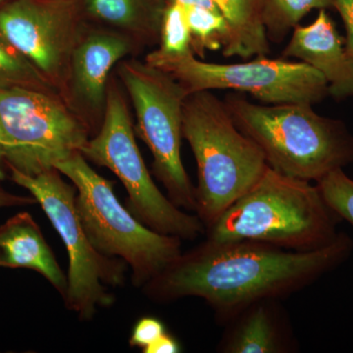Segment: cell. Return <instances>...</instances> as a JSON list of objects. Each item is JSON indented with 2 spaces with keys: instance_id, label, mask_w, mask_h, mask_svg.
Here are the masks:
<instances>
[{
  "instance_id": "6da1fadb",
  "label": "cell",
  "mask_w": 353,
  "mask_h": 353,
  "mask_svg": "<svg viewBox=\"0 0 353 353\" xmlns=\"http://www.w3.org/2000/svg\"><path fill=\"white\" fill-rule=\"evenodd\" d=\"M352 250V239L343 233L312 250L206 238L141 289L155 303L199 297L214 310L220 323H227L252 303L279 301L313 284L343 263Z\"/></svg>"
},
{
  "instance_id": "7a4b0ae2",
  "label": "cell",
  "mask_w": 353,
  "mask_h": 353,
  "mask_svg": "<svg viewBox=\"0 0 353 353\" xmlns=\"http://www.w3.org/2000/svg\"><path fill=\"white\" fill-rule=\"evenodd\" d=\"M341 221L316 183L284 175L268 165L259 180L205 234L213 241H253L312 250L336 240Z\"/></svg>"
},
{
  "instance_id": "3957f363",
  "label": "cell",
  "mask_w": 353,
  "mask_h": 353,
  "mask_svg": "<svg viewBox=\"0 0 353 353\" xmlns=\"http://www.w3.org/2000/svg\"><path fill=\"white\" fill-rule=\"evenodd\" d=\"M225 104L267 164L284 175L317 183L353 161V137L347 128L316 113L312 104L259 105L240 97H227Z\"/></svg>"
},
{
  "instance_id": "277c9868",
  "label": "cell",
  "mask_w": 353,
  "mask_h": 353,
  "mask_svg": "<svg viewBox=\"0 0 353 353\" xmlns=\"http://www.w3.org/2000/svg\"><path fill=\"white\" fill-rule=\"evenodd\" d=\"M183 137L196 158V214L205 229L259 180L263 152L236 127L225 102L210 90L189 94L183 103Z\"/></svg>"
},
{
  "instance_id": "5b68a950",
  "label": "cell",
  "mask_w": 353,
  "mask_h": 353,
  "mask_svg": "<svg viewBox=\"0 0 353 353\" xmlns=\"http://www.w3.org/2000/svg\"><path fill=\"white\" fill-rule=\"evenodd\" d=\"M75 185L76 206L83 230L95 250L123 260L132 282L143 288L182 254V239L153 231L121 204L114 183L90 167L78 152L55 165Z\"/></svg>"
},
{
  "instance_id": "8992f818",
  "label": "cell",
  "mask_w": 353,
  "mask_h": 353,
  "mask_svg": "<svg viewBox=\"0 0 353 353\" xmlns=\"http://www.w3.org/2000/svg\"><path fill=\"white\" fill-rule=\"evenodd\" d=\"M14 183L31 192L63 241L68 252V285L64 303L83 321L94 319L97 309L114 303L108 287L124 284L127 264L104 256L85 234L76 206L77 190L57 168L29 176L9 169Z\"/></svg>"
},
{
  "instance_id": "52a82bcc",
  "label": "cell",
  "mask_w": 353,
  "mask_h": 353,
  "mask_svg": "<svg viewBox=\"0 0 353 353\" xmlns=\"http://www.w3.org/2000/svg\"><path fill=\"white\" fill-rule=\"evenodd\" d=\"M82 154L118 176L128 192V209L150 229L183 241H194L205 234L199 216L178 208L153 182L139 152L126 102L116 88L108 90L101 130L88 139Z\"/></svg>"
},
{
  "instance_id": "ba28073f",
  "label": "cell",
  "mask_w": 353,
  "mask_h": 353,
  "mask_svg": "<svg viewBox=\"0 0 353 353\" xmlns=\"http://www.w3.org/2000/svg\"><path fill=\"white\" fill-rule=\"evenodd\" d=\"M0 130L9 169L34 176L82 153L88 132L57 92L0 90Z\"/></svg>"
},
{
  "instance_id": "9c48e42d",
  "label": "cell",
  "mask_w": 353,
  "mask_h": 353,
  "mask_svg": "<svg viewBox=\"0 0 353 353\" xmlns=\"http://www.w3.org/2000/svg\"><path fill=\"white\" fill-rule=\"evenodd\" d=\"M119 76L136 111L137 132L152 153L153 172L175 205L194 212V187L181 155L187 92L170 74L138 60L123 62Z\"/></svg>"
},
{
  "instance_id": "30bf717a",
  "label": "cell",
  "mask_w": 353,
  "mask_h": 353,
  "mask_svg": "<svg viewBox=\"0 0 353 353\" xmlns=\"http://www.w3.org/2000/svg\"><path fill=\"white\" fill-rule=\"evenodd\" d=\"M145 62L170 74L188 95L204 90H234L268 104H314L329 94L324 77L301 61L259 57L243 63L216 64L197 59L194 52L169 57L154 50Z\"/></svg>"
},
{
  "instance_id": "8fae6325",
  "label": "cell",
  "mask_w": 353,
  "mask_h": 353,
  "mask_svg": "<svg viewBox=\"0 0 353 353\" xmlns=\"http://www.w3.org/2000/svg\"><path fill=\"white\" fill-rule=\"evenodd\" d=\"M81 8L80 0H9L0 7V31L59 88L83 32Z\"/></svg>"
},
{
  "instance_id": "7c38bea8",
  "label": "cell",
  "mask_w": 353,
  "mask_h": 353,
  "mask_svg": "<svg viewBox=\"0 0 353 353\" xmlns=\"http://www.w3.org/2000/svg\"><path fill=\"white\" fill-rule=\"evenodd\" d=\"M131 51V39L120 32H82L72 52L66 79L74 99L82 108L90 111L105 108L111 71Z\"/></svg>"
},
{
  "instance_id": "4fadbf2b",
  "label": "cell",
  "mask_w": 353,
  "mask_h": 353,
  "mask_svg": "<svg viewBox=\"0 0 353 353\" xmlns=\"http://www.w3.org/2000/svg\"><path fill=\"white\" fill-rule=\"evenodd\" d=\"M283 55L297 58L319 72L334 99L353 97V58L326 9H320L310 25L294 28Z\"/></svg>"
},
{
  "instance_id": "5bb4252c",
  "label": "cell",
  "mask_w": 353,
  "mask_h": 353,
  "mask_svg": "<svg viewBox=\"0 0 353 353\" xmlns=\"http://www.w3.org/2000/svg\"><path fill=\"white\" fill-rule=\"evenodd\" d=\"M217 350L223 353H287L296 348L289 319L278 299L241 309L226 323Z\"/></svg>"
},
{
  "instance_id": "9a60e30c",
  "label": "cell",
  "mask_w": 353,
  "mask_h": 353,
  "mask_svg": "<svg viewBox=\"0 0 353 353\" xmlns=\"http://www.w3.org/2000/svg\"><path fill=\"white\" fill-rule=\"evenodd\" d=\"M0 266L38 272L63 299L66 294L68 280L28 212L17 213L0 227Z\"/></svg>"
},
{
  "instance_id": "2e32d148",
  "label": "cell",
  "mask_w": 353,
  "mask_h": 353,
  "mask_svg": "<svg viewBox=\"0 0 353 353\" xmlns=\"http://www.w3.org/2000/svg\"><path fill=\"white\" fill-rule=\"evenodd\" d=\"M226 20L229 34L223 54L226 57H266L270 52L264 25L267 0H213Z\"/></svg>"
},
{
  "instance_id": "e0dca14e",
  "label": "cell",
  "mask_w": 353,
  "mask_h": 353,
  "mask_svg": "<svg viewBox=\"0 0 353 353\" xmlns=\"http://www.w3.org/2000/svg\"><path fill=\"white\" fill-rule=\"evenodd\" d=\"M92 19L139 38L150 39L160 34L165 7L155 0H80Z\"/></svg>"
},
{
  "instance_id": "ac0fdd59",
  "label": "cell",
  "mask_w": 353,
  "mask_h": 353,
  "mask_svg": "<svg viewBox=\"0 0 353 353\" xmlns=\"http://www.w3.org/2000/svg\"><path fill=\"white\" fill-rule=\"evenodd\" d=\"M28 88L57 92L54 87L0 31V90Z\"/></svg>"
},
{
  "instance_id": "d6986e66",
  "label": "cell",
  "mask_w": 353,
  "mask_h": 353,
  "mask_svg": "<svg viewBox=\"0 0 353 353\" xmlns=\"http://www.w3.org/2000/svg\"><path fill=\"white\" fill-rule=\"evenodd\" d=\"M185 10L194 53L203 58L208 50H223L229 29L220 11L199 6L185 7Z\"/></svg>"
},
{
  "instance_id": "ffe728a7",
  "label": "cell",
  "mask_w": 353,
  "mask_h": 353,
  "mask_svg": "<svg viewBox=\"0 0 353 353\" xmlns=\"http://www.w3.org/2000/svg\"><path fill=\"white\" fill-rule=\"evenodd\" d=\"M329 7L331 0H267L264 11L267 36L279 43L311 10Z\"/></svg>"
},
{
  "instance_id": "44dd1931",
  "label": "cell",
  "mask_w": 353,
  "mask_h": 353,
  "mask_svg": "<svg viewBox=\"0 0 353 353\" xmlns=\"http://www.w3.org/2000/svg\"><path fill=\"white\" fill-rule=\"evenodd\" d=\"M159 37L160 48L157 50L159 54L178 57L194 52L185 6L172 1L165 7Z\"/></svg>"
},
{
  "instance_id": "7402d4cb",
  "label": "cell",
  "mask_w": 353,
  "mask_h": 353,
  "mask_svg": "<svg viewBox=\"0 0 353 353\" xmlns=\"http://www.w3.org/2000/svg\"><path fill=\"white\" fill-rule=\"evenodd\" d=\"M325 201L341 220L353 227V180L343 168L336 169L316 183Z\"/></svg>"
},
{
  "instance_id": "603a6c76",
  "label": "cell",
  "mask_w": 353,
  "mask_h": 353,
  "mask_svg": "<svg viewBox=\"0 0 353 353\" xmlns=\"http://www.w3.org/2000/svg\"><path fill=\"white\" fill-rule=\"evenodd\" d=\"M166 333V327L157 318L150 316L141 318L132 328L129 340L130 345L132 347L141 348V352H145L146 348L150 347Z\"/></svg>"
},
{
  "instance_id": "cb8c5ba5",
  "label": "cell",
  "mask_w": 353,
  "mask_h": 353,
  "mask_svg": "<svg viewBox=\"0 0 353 353\" xmlns=\"http://www.w3.org/2000/svg\"><path fill=\"white\" fill-rule=\"evenodd\" d=\"M331 6L340 14L345 31V48L353 58V0H331Z\"/></svg>"
},
{
  "instance_id": "d4e9b609",
  "label": "cell",
  "mask_w": 353,
  "mask_h": 353,
  "mask_svg": "<svg viewBox=\"0 0 353 353\" xmlns=\"http://www.w3.org/2000/svg\"><path fill=\"white\" fill-rule=\"evenodd\" d=\"M182 352L180 343L172 334H164L143 353H179Z\"/></svg>"
},
{
  "instance_id": "484cf974",
  "label": "cell",
  "mask_w": 353,
  "mask_h": 353,
  "mask_svg": "<svg viewBox=\"0 0 353 353\" xmlns=\"http://www.w3.org/2000/svg\"><path fill=\"white\" fill-rule=\"evenodd\" d=\"M36 202L34 196H16L0 188V208L29 205Z\"/></svg>"
},
{
  "instance_id": "4316f807",
  "label": "cell",
  "mask_w": 353,
  "mask_h": 353,
  "mask_svg": "<svg viewBox=\"0 0 353 353\" xmlns=\"http://www.w3.org/2000/svg\"><path fill=\"white\" fill-rule=\"evenodd\" d=\"M172 1L182 4V6L185 7L199 6L211 9V10L219 11L213 0H172Z\"/></svg>"
},
{
  "instance_id": "83f0119b",
  "label": "cell",
  "mask_w": 353,
  "mask_h": 353,
  "mask_svg": "<svg viewBox=\"0 0 353 353\" xmlns=\"http://www.w3.org/2000/svg\"><path fill=\"white\" fill-rule=\"evenodd\" d=\"M8 166L6 163V150H4L3 134L0 130V181L6 178Z\"/></svg>"
},
{
  "instance_id": "f1b7e54d",
  "label": "cell",
  "mask_w": 353,
  "mask_h": 353,
  "mask_svg": "<svg viewBox=\"0 0 353 353\" xmlns=\"http://www.w3.org/2000/svg\"><path fill=\"white\" fill-rule=\"evenodd\" d=\"M7 1H9V0H0V7L3 6L4 3H6Z\"/></svg>"
}]
</instances>
